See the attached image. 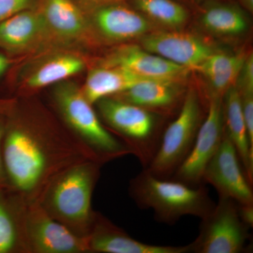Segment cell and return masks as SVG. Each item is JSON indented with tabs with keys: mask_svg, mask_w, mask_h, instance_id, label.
I'll return each mask as SVG.
<instances>
[{
	"mask_svg": "<svg viewBox=\"0 0 253 253\" xmlns=\"http://www.w3.org/2000/svg\"><path fill=\"white\" fill-rule=\"evenodd\" d=\"M206 116L199 93L189 89L177 116L166 126L156 156L144 169L161 179H171L192 149Z\"/></svg>",
	"mask_w": 253,
	"mask_h": 253,
	"instance_id": "obj_6",
	"label": "cell"
},
{
	"mask_svg": "<svg viewBox=\"0 0 253 253\" xmlns=\"http://www.w3.org/2000/svg\"><path fill=\"white\" fill-rule=\"evenodd\" d=\"M11 63V61L7 56L0 53V77L7 71Z\"/></svg>",
	"mask_w": 253,
	"mask_h": 253,
	"instance_id": "obj_32",
	"label": "cell"
},
{
	"mask_svg": "<svg viewBox=\"0 0 253 253\" xmlns=\"http://www.w3.org/2000/svg\"><path fill=\"white\" fill-rule=\"evenodd\" d=\"M223 109L226 134L235 147L248 179L253 184V144L245 122L241 96L235 85L223 96Z\"/></svg>",
	"mask_w": 253,
	"mask_h": 253,
	"instance_id": "obj_16",
	"label": "cell"
},
{
	"mask_svg": "<svg viewBox=\"0 0 253 253\" xmlns=\"http://www.w3.org/2000/svg\"><path fill=\"white\" fill-rule=\"evenodd\" d=\"M92 21L101 36L113 42L135 39L145 36L154 28V23L146 16L121 2L95 8Z\"/></svg>",
	"mask_w": 253,
	"mask_h": 253,
	"instance_id": "obj_13",
	"label": "cell"
},
{
	"mask_svg": "<svg viewBox=\"0 0 253 253\" xmlns=\"http://www.w3.org/2000/svg\"><path fill=\"white\" fill-rule=\"evenodd\" d=\"M196 1H199V2H202V1H221V0H196Z\"/></svg>",
	"mask_w": 253,
	"mask_h": 253,
	"instance_id": "obj_34",
	"label": "cell"
},
{
	"mask_svg": "<svg viewBox=\"0 0 253 253\" xmlns=\"http://www.w3.org/2000/svg\"><path fill=\"white\" fill-rule=\"evenodd\" d=\"M83 4L93 7H98L102 5L111 4V3L121 2L123 0H81Z\"/></svg>",
	"mask_w": 253,
	"mask_h": 253,
	"instance_id": "obj_31",
	"label": "cell"
},
{
	"mask_svg": "<svg viewBox=\"0 0 253 253\" xmlns=\"http://www.w3.org/2000/svg\"><path fill=\"white\" fill-rule=\"evenodd\" d=\"M86 239L89 252L92 253H191L190 244L184 246H171L140 242L99 212H96L94 224Z\"/></svg>",
	"mask_w": 253,
	"mask_h": 253,
	"instance_id": "obj_12",
	"label": "cell"
},
{
	"mask_svg": "<svg viewBox=\"0 0 253 253\" xmlns=\"http://www.w3.org/2000/svg\"><path fill=\"white\" fill-rule=\"evenodd\" d=\"M240 217L250 229L253 227V204H238Z\"/></svg>",
	"mask_w": 253,
	"mask_h": 253,
	"instance_id": "obj_29",
	"label": "cell"
},
{
	"mask_svg": "<svg viewBox=\"0 0 253 253\" xmlns=\"http://www.w3.org/2000/svg\"><path fill=\"white\" fill-rule=\"evenodd\" d=\"M6 116L0 115V189H9L2 158V141L6 127Z\"/></svg>",
	"mask_w": 253,
	"mask_h": 253,
	"instance_id": "obj_28",
	"label": "cell"
},
{
	"mask_svg": "<svg viewBox=\"0 0 253 253\" xmlns=\"http://www.w3.org/2000/svg\"><path fill=\"white\" fill-rule=\"evenodd\" d=\"M45 31L39 11L23 10L0 23V47L8 50L23 49Z\"/></svg>",
	"mask_w": 253,
	"mask_h": 253,
	"instance_id": "obj_21",
	"label": "cell"
},
{
	"mask_svg": "<svg viewBox=\"0 0 253 253\" xmlns=\"http://www.w3.org/2000/svg\"><path fill=\"white\" fill-rule=\"evenodd\" d=\"M246 57L241 54L213 52L199 65L196 71L207 79L209 84L208 98L223 96L229 88L235 85Z\"/></svg>",
	"mask_w": 253,
	"mask_h": 253,
	"instance_id": "obj_20",
	"label": "cell"
},
{
	"mask_svg": "<svg viewBox=\"0 0 253 253\" xmlns=\"http://www.w3.org/2000/svg\"><path fill=\"white\" fill-rule=\"evenodd\" d=\"M23 234L28 253H89L81 237L46 212L38 201L24 203Z\"/></svg>",
	"mask_w": 253,
	"mask_h": 253,
	"instance_id": "obj_8",
	"label": "cell"
},
{
	"mask_svg": "<svg viewBox=\"0 0 253 253\" xmlns=\"http://www.w3.org/2000/svg\"><path fill=\"white\" fill-rule=\"evenodd\" d=\"M239 93L253 91V56H246L235 84Z\"/></svg>",
	"mask_w": 253,
	"mask_h": 253,
	"instance_id": "obj_25",
	"label": "cell"
},
{
	"mask_svg": "<svg viewBox=\"0 0 253 253\" xmlns=\"http://www.w3.org/2000/svg\"><path fill=\"white\" fill-rule=\"evenodd\" d=\"M33 0H0V23L23 10L28 9Z\"/></svg>",
	"mask_w": 253,
	"mask_h": 253,
	"instance_id": "obj_26",
	"label": "cell"
},
{
	"mask_svg": "<svg viewBox=\"0 0 253 253\" xmlns=\"http://www.w3.org/2000/svg\"><path fill=\"white\" fill-rule=\"evenodd\" d=\"M102 166L86 161L68 168L50 183L38 201L53 219L81 237L89 235L96 217L91 200Z\"/></svg>",
	"mask_w": 253,
	"mask_h": 253,
	"instance_id": "obj_2",
	"label": "cell"
},
{
	"mask_svg": "<svg viewBox=\"0 0 253 253\" xmlns=\"http://www.w3.org/2000/svg\"><path fill=\"white\" fill-rule=\"evenodd\" d=\"M184 88L179 81L148 80L111 97L136 105L156 113H168L185 97Z\"/></svg>",
	"mask_w": 253,
	"mask_h": 253,
	"instance_id": "obj_15",
	"label": "cell"
},
{
	"mask_svg": "<svg viewBox=\"0 0 253 253\" xmlns=\"http://www.w3.org/2000/svg\"><path fill=\"white\" fill-rule=\"evenodd\" d=\"M118 66H106L94 68L81 88L86 100L91 104L99 100L116 96L140 82L148 81Z\"/></svg>",
	"mask_w": 253,
	"mask_h": 253,
	"instance_id": "obj_18",
	"label": "cell"
},
{
	"mask_svg": "<svg viewBox=\"0 0 253 253\" xmlns=\"http://www.w3.org/2000/svg\"><path fill=\"white\" fill-rule=\"evenodd\" d=\"M203 181L205 185H212L219 197L229 198L238 204H253V184L226 131L219 149L205 170Z\"/></svg>",
	"mask_w": 253,
	"mask_h": 253,
	"instance_id": "obj_10",
	"label": "cell"
},
{
	"mask_svg": "<svg viewBox=\"0 0 253 253\" xmlns=\"http://www.w3.org/2000/svg\"><path fill=\"white\" fill-rule=\"evenodd\" d=\"M245 122L251 143L253 144V91L239 93Z\"/></svg>",
	"mask_w": 253,
	"mask_h": 253,
	"instance_id": "obj_27",
	"label": "cell"
},
{
	"mask_svg": "<svg viewBox=\"0 0 253 253\" xmlns=\"http://www.w3.org/2000/svg\"><path fill=\"white\" fill-rule=\"evenodd\" d=\"M141 44L146 51L188 70H196L214 52L199 37L176 31L150 32L141 37Z\"/></svg>",
	"mask_w": 253,
	"mask_h": 253,
	"instance_id": "obj_11",
	"label": "cell"
},
{
	"mask_svg": "<svg viewBox=\"0 0 253 253\" xmlns=\"http://www.w3.org/2000/svg\"><path fill=\"white\" fill-rule=\"evenodd\" d=\"M201 23L207 31L221 36H237L248 28V20L238 6L224 3L208 5L203 11Z\"/></svg>",
	"mask_w": 253,
	"mask_h": 253,
	"instance_id": "obj_22",
	"label": "cell"
},
{
	"mask_svg": "<svg viewBox=\"0 0 253 253\" xmlns=\"http://www.w3.org/2000/svg\"><path fill=\"white\" fill-rule=\"evenodd\" d=\"M53 98L67 127L99 158L103 164L131 154L129 148L104 126L92 104L76 83H58Z\"/></svg>",
	"mask_w": 253,
	"mask_h": 253,
	"instance_id": "obj_4",
	"label": "cell"
},
{
	"mask_svg": "<svg viewBox=\"0 0 253 253\" xmlns=\"http://www.w3.org/2000/svg\"><path fill=\"white\" fill-rule=\"evenodd\" d=\"M96 104L106 128L129 148L143 169L147 168L166 129L160 126L157 113L113 97L104 98Z\"/></svg>",
	"mask_w": 253,
	"mask_h": 253,
	"instance_id": "obj_5",
	"label": "cell"
},
{
	"mask_svg": "<svg viewBox=\"0 0 253 253\" xmlns=\"http://www.w3.org/2000/svg\"><path fill=\"white\" fill-rule=\"evenodd\" d=\"M39 12L46 30L61 39H81L87 32L85 16L73 0H42Z\"/></svg>",
	"mask_w": 253,
	"mask_h": 253,
	"instance_id": "obj_17",
	"label": "cell"
},
{
	"mask_svg": "<svg viewBox=\"0 0 253 253\" xmlns=\"http://www.w3.org/2000/svg\"><path fill=\"white\" fill-rule=\"evenodd\" d=\"M133 8L151 22L172 29L184 26L189 18L187 10L175 0H131Z\"/></svg>",
	"mask_w": 253,
	"mask_h": 253,
	"instance_id": "obj_24",
	"label": "cell"
},
{
	"mask_svg": "<svg viewBox=\"0 0 253 253\" xmlns=\"http://www.w3.org/2000/svg\"><path fill=\"white\" fill-rule=\"evenodd\" d=\"M24 203L9 189H0V253H27L23 234Z\"/></svg>",
	"mask_w": 253,
	"mask_h": 253,
	"instance_id": "obj_19",
	"label": "cell"
},
{
	"mask_svg": "<svg viewBox=\"0 0 253 253\" xmlns=\"http://www.w3.org/2000/svg\"><path fill=\"white\" fill-rule=\"evenodd\" d=\"M2 158L10 191L26 203L38 201L55 178L73 166L99 158L71 129L49 132L6 116Z\"/></svg>",
	"mask_w": 253,
	"mask_h": 253,
	"instance_id": "obj_1",
	"label": "cell"
},
{
	"mask_svg": "<svg viewBox=\"0 0 253 253\" xmlns=\"http://www.w3.org/2000/svg\"><path fill=\"white\" fill-rule=\"evenodd\" d=\"M224 131L223 96H210L207 113L194 146L171 179L194 187L205 185L203 181L205 170L219 149Z\"/></svg>",
	"mask_w": 253,
	"mask_h": 253,
	"instance_id": "obj_9",
	"label": "cell"
},
{
	"mask_svg": "<svg viewBox=\"0 0 253 253\" xmlns=\"http://www.w3.org/2000/svg\"><path fill=\"white\" fill-rule=\"evenodd\" d=\"M129 195L141 209H151L156 221L172 225L186 215L204 217L215 206L206 185L191 186L161 179L143 169L131 179Z\"/></svg>",
	"mask_w": 253,
	"mask_h": 253,
	"instance_id": "obj_3",
	"label": "cell"
},
{
	"mask_svg": "<svg viewBox=\"0 0 253 253\" xmlns=\"http://www.w3.org/2000/svg\"><path fill=\"white\" fill-rule=\"evenodd\" d=\"M16 104V100L14 99L0 98V115L8 116L13 111Z\"/></svg>",
	"mask_w": 253,
	"mask_h": 253,
	"instance_id": "obj_30",
	"label": "cell"
},
{
	"mask_svg": "<svg viewBox=\"0 0 253 253\" xmlns=\"http://www.w3.org/2000/svg\"><path fill=\"white\" fill-rule=\"evenodd\" d=\"M84 63L78 56L63 54L49 60L32 73L26 84L31 89H38L57 84L83 71Z\"/></svg>",
	"mask_w": 253,
	"mask_h": 253,
	"instance_id": "obj_23",
	"label": "cell"
},
{
	"mask_svg": "<svg viewBox=\"0 0 253 253\" xmlns=\"http://www.w3.org/2000/svg\"><path fill=\"white\" fill-rule=\"evenodd\" d=\"M241 1L246 9H249L250 11H253V0H241Z\"/></svg>",
	"mask_w": 253,
	"mask_h": 253,
	"instance_id": "obj_33",
	"label": "cell"
},
{
	"mask_svg": "<svg viewBox=\"0 0 253 253\" xmlns=\"http://www.w3.org/2000/svg\"><path fill=\"white\" fill-rule=\"evenodd\" d=\"M199 235L191 243V253H241L249 247L250 229L241 220L234 200L219 197L217 204L201 218Z\"/></svg>",
	"mask_w": 253,
	"mask_h": 253,
	"instance_id": "obj_7",
	"label": "cell"
},
{
	"mask_svg": "<svg viewBox=\"0 0 253 253\" xmlns=\"http://www.w3.org/2000/svg\"><path fill=\"white\" fill-rule=\"evenodd\" d=\"M105 65L118 66L139 77L152 80L180 81L189 71L187 68L135 45L126 46L116 50Z\"/></svg>",
	"mask_w": 253,
	"mask_h": 253,
	"instance_id": "obj_14",
	"label": "cell"
}]
</instances>
